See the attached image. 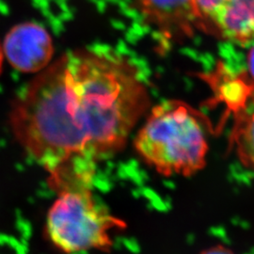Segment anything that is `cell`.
I'll return each mask as SVG.
<instances>
[{
  "mask_svg": "<svg viewBox=\"0 0 254 254\" xmlns=\"http://www.w3.org/2000/svg\"><path fill=\"white\" fill-rule=\"evenodd\" d=\"M249 105L239 106L231 111L234 113V128L231 134V144L246 168L254 171V96Z\"/></svg>",
  "mask_w": 254,
  "mask_h": 254,
  "instance_id": "cell-7",
  "label": "cell"
},
{
  "mask_svg": "<svg viewBox=\"0 0 254 254\" xmlns=\"http://www.w3.org/2000/svg\"><path fill=\"white\" fill-rule=\"evenodd\" d=\"M207 123L185 102L169 100L152 109L136 135V152L164 176H190L203 169Z\"/></svg>",
  "mask_w": 254,
  "mask_h": 254,
  "instance_id": "cell-2",
  "label": "cell"
},
{
  "mask_svg": "<svg viewBox=\"0 0 254 254\" xmlns=\"http://www.w3.org/2000/svg\"><path fill=\"white\" fill-rule=\"evenodd\" d=\"M3 62H4V55H3V51H2V46L0 44V73H1V71H2Z\"/></svg>",
  "mask_w": 254,
  "mask_h": 254,
  "instance_id": "cell-10",
  "label": "cell"
},
{
  "mask_svg": "<svg viewBox=\"0 0 254 254\" xmlns=\"http://www.w3.org/2000/svg\"><path fill=\"white\" fill-rule=\"evenodd\" d=\"M147 22L167 39L194 35L199 23L194 0H134Z\"/></svg>",
  "mask_w": 254,
  "mask_h": 254,
  "instance_id": "cell-6",
  "label": "cell"
},
{
  "mask_svg": "<svg viewBox=\"0 0 254 254\" xmlns=\"http://www.w3.org/2000/svg\"><path fill=\"white\" fill-rule=\"evenodd\" d=\"M1 46L4 58L23 73L42 72L51 64L54 56L52 37L45 27L33 22L11 27Z\"/></svg>",
  "mask_w": 254,
  "mask_h": 254,
  "instance_id": "cell-5",
  "label": "cell"
},
{
  "mask_svg": "<svg viewBox=\"0 0 254 254\" xmlns=\"http://www.w3.org/2000/svg\"><path fill=\"white\" fill-rule=\"evenodd\" d=\"M150 106L126 60L90 48L66 52L27 85L9 111L13 136L48 175L94 166L121 150Z\"/></svg>",
  "mask_w": 254,
  "mask_h": 254,
  "instance_id": "cell-1",
  "label": "cell"
},
{
  "mask_svg": "<svg viewBox=\"0 0 254 254\" xmlns=\"http://www.w3.org/2000/svg\"><path fill=\"white\" fill-rule=\"evenodd\" d=\"M91 185L92 181L76 182L56 192L47 212L46 236L64 254L109 251L112 233L127 227L95 200Z\"/></svg>",
  "mask_w": 254,
  "mask_h": 254,
  "instance_id": "cell-3",
  "label": "cell"
},
{
  "mask_svg": "<svg viewBox=\"0 0 254 254\" xmlns=\"http://www.w3.org/2000/svg\"><path fill=\"white\" fill-rule=\"evenodd\" d=\"M201 254H235L231 250H228L222 246H217L209 249L207 251H204Z\"/></svg>",
  "mask_w": 254,
  "mask_h": 254,
  "instance_id": "cell-9",
  "label": "cell"
},
{
  "mask_svg": "<svg viewBox=\"0 0 254 254\" xmlns=\"http://www.w3.org/2000/svg\"><path fill=\"white\" fill-rule=\"evenodd\" d=\"M248 70L249 74L246 73V79L254 86V46L251 48L248 55Z\"/></svg>",
  "mask_w": 254,
  "mask_h": 254,
  "instance_id": "cell-8",
  "label": "cell"
},
{
  "mask_svg": "<svg viewBox=\"0 0 254 254\" xmlns=\"http://www.w3.org/2000/svg\"><path fill=\"white\" fill-rule=\"evenodd\" d=\"M199 30L238 45L254 43V0H194Z\"/></svg>",
  "mask_w": 254,
  "mask_h": 254,
  "instance_id": "cell-4",
  "label": "cell"
}]
</instances>
